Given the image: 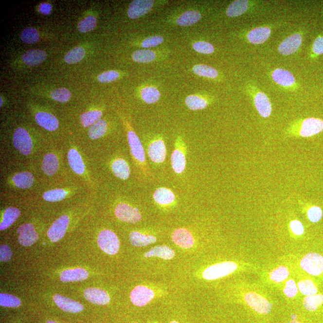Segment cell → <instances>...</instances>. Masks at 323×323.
<instances>
[{
  "label": "cell",
  "instance_id": "53",
  "mask_svg": "<svg viewBox=\"0 0 323 323\" xmlns=\"http://www.w3.org/2000/svg\"><path fill=\"white\" fill-rule=\"evenodd\" d=\"M290 226L291 231L296 235H302L304 233V226L300 221L296 220L291 221Z\"/></svg>",
  "mask_w": 323,
  "mask_h": 323
},
{
  "label": "cell",
  "instance_id": "2",
  "mask_svg": "<svg viewBox=\"0 0 323 323\" xmlns=\"http://www.w3.org/2000/svg\"><path fill=\"white\" fill-rule=\"evenodd\" d=\"M2 188L6 196H30L42 186L36 169L31 165L7 164L2 171Z\"/></svg>",
  "mask_w": 323,
  "mask_h": 323
},
{
  "label": "cell",
  "instance_id": "56",
  "mask_svg": "<svg viewBox=\"0 0 323 323\" xmlns=\"http://www.w3.org/2000/svg\"><path fill=\"white\" fill-rule=\"evenodd\" d=\"M3 104H4V101L3 100H2V98L1 96V97H0V107H1V108H2V106H3Z\"/></svg>",
  "mask_w": 323,
  "mask_h": 323
},
{
  "label": "cell",
  "instance_id": "31",
  "mask_svg": "<svg viewBox=\"0 0 323 323\" xmlns=\"http://www.w3.org/2000/svg\"><path fill=\"white\" fill-rule=\"evenodd\" d=\"M270 33V28L259 27L250 31L247 38L250 43L260 44L265 42L269 38Z\"/></svg>",
  "mask_w": 323,
  "mask_h": 323
},
{
  "label": "cell",
  "instance_id": "19",
  "mask_svg": "<svg viewBox=\"0 0 323 323\" xmlns=\"http://www.w3.org/2000/svg\"><path fill=\"white\" fill-rule=\"evenodd\" d=\"M302 42V37L299 34L289 36L280 44L278 51L283 55H290L300 48Z\"/></svg>",
  "mask_w": 323,
  "mask_h": 323
},
{
  "label": "cell",
  "instance_id": "13",
  "mask_svg": "<svg viewBox=\"0 0 323 323\" xmlns=\"http://www.w3.org/2000/svg\"><path fill=\"white\" fill-rule=\"evenodd\" d=\"M153 0H135L130 4L127 16L132 19H139L148 14L154 6Z\"/></svg>",
  "mask_w": 323,
  "mask_h": 323
},
{
  "label": "cell",
  "instance_id": "37",
  "mask_svg": "<svg viewBox=\"0 0 323 323\" xmlns=\"http://www.w3.org/2000/svg\"><path fill=\"white\" fill-rule=\"evenodd\" d=\"M323 304V294H316L315 295L306 296L304 299V306L307 311H316Z\"/></svg>",
  "mask_w": 323,
  "mask_h": 323
},
{
  "label": "cell",
  "instance_id": "35",
  "mask_svg": "<svg viewBox=\"0 0 323 323\" xmlns=\"http://www.w3.org/2000/svg\"><path fill=\"white\" fill-rule=\"evenodd\" d=\"M141 96L145 103L152 104L157 103L160 100L161 94L157 88L147 87L143 88L141 91Z\"/></svg>",
  "mask_w": 323,
  "mask_h": 323
},
{
  "label": "cell",
  "instance_id": "51",
  "mask_svg": "<svg viewBox=\"0 0 323 323\" xmlns=\"http://www.w3.org/2000/svg\"><path fill=\"white\" fill-rule=\"evenodd\" d=\"M298 287L296 283L293 280H290L286 283L285 287L284 288V293L288 298H294L298 294Z\"/></svg>",
  "mask_w": 323,
  "mask_h": 323
},
{
  "label": "cell",
  "instance_id": "3",
  "mask_svg": "<svg viewBox=\"0 0 323 323\" xmlns=\"http://www.w3.org/2000/svg\"><path fill=\"white\" fill-rule=\"evenodd\" d=\"M92 196L87 186L76 179H72L64 183L44 185L34 194L26 197L34 201L58 204L72 200L85 201L92 198Z\"/></svg>",
  "mask_w": 323,
  "mask_h": 323
},
{
  "label": "cell",
  "instance_id": "28",
  "mask_svg": "<svg viewBox=\"0 0 323 323\" xmlns=\"http://www.w3.org/2000/svg\"><path fill=\"white\" fill-rule=\"evenodd\" d=\"M129 241L132 246L142 247L155 243L157 239L153 235H145L139 231H132L129 235Z\"/></svg>",
  "mask_w": 323,
  "mask_h": 323
},
{
  "label": "cell",
  "instance_id": "17",
  "mask_svg": "<svg viewBox=\"0 0 323 323\" xmlns=\"http://www.w3.org/2000/svg\"><path fill=\"white\" fill-rule=\"evenodd\" d=\"M54 301L56 305L62 311L70 313H78L82 312L85 308L83 305L71 299L56 294L54 296Z\"/></svg>",
  "mask_w": 323,
  "mask_h": 323
},
{
  "label": "cell",
  "instance_id": "24",
  "mask_svg": "<svg viewBox=\"0 0 323 323\" xmlns=\"http://www.w3.org/2000/svg\"><path fill=\"white\" fill-rule=\"evenodd\" d=\"M89 273L83 268H76L74 269H66L61 273L60 279L62 282H77L87 280Z\"/></svg>",
  "mask_w": 323,
  "mask_h": 323
},
{
  "label": "cell",
  "instance_id": "44",
  "mask_svg": "<svg viewBox=\"0 0 323 323\" xmlns=\"http://www.w3.org/2000/svg\"><path fill=\"white\" fill-rule=\"evenodd\" d=\"M52 99L61 103H66L72 98V93L67 88H60L52 91L51 93Z\"/></svg>",
  "mask_w": 323,
  "mask_h": 323
},
{
  "label": "cell",
  "instance_id": "5",
  "mask_svg": "<svg viewBox=\"0 0 323 323\" xmlns=\"http://www.w3.org/2000/svg\"><path fill=\"white\" fill-rule=\"evenodd\" d=\"M127 139L132 160L137 166L144 168L146 160L144 148L140 138L134 130L128 129L127 131Z\"/></svg>",
  "mask_w": 323,
  "mask_h": 323
},
{
  "label": "cell",
  "instance_id": "26",
  "mask_svg": "<svg viewBox=\"0 0 323 323\" xmlns=\"http://www.w3.org/2000/svg\"><path fill=\"white\" fill-rule=\"evenodd\" d=\"M103 116V111L98 109L86 111L80 115V124L83 128L89 129L96 122L100 121Z\"/></svg>",
  "mask_w": 323,
  "mask_h": 323
},
{
  "label": "cell",
  "instance_id": "25",
  "mask_svg": "<svg viewBox=\"0 0 323 323\" xmlns=\"http://www.w3.org/2000/svg\"><path fill=\"white\" fill-rule=\"evenodd\" d=\"M254 104L257 110L263 118L269 117L272 113V106L269 98L263 92L257 93L254 97Z\"/></svg>",
  "mask_w": 323,
  "mask_h": 323
},
{
  "label": "cell",
  "instance_id": "22",
  "mask_svg": "<svg viewBox=\"0 0 323 323\" xmlns=\"http://www.w3.org/2000/svg\"><path fill=\"white\" fill-rule=\"evenodd\" d=\"M22 212L19 208L10 206L4 210L2 213L1 221L0 223V231H4L14 225L21 215Z\"/></svg>",
  "mask_w": 323,
  "mask_h": 323
},
{
  "label": "cell",
  "instance_id": "43",
  "mask_svg": "<svg viewBox=\"0 0 323 323\" xmlns=\"http://www.w3.org/2000/svg\"><path fill=\"white\" fill-rule=\"evenodd\" d=\"M21 301L17 296L10 294H0V305L1 306L17 308L21 305Z\"/></svg>",
  "mask_w": 323,
  "mask_h": 323
},
{
  "label": "cell",
  "instance_id": "27",
  "mask_svg": "<svg viewBox=\"0 0 323 323\" xmlns=\"http://www.w3.org/2000/svg\"><path fill=\"white\" fill-rule=\"evenodd\" d=\"M272 79L275 83L283 87H291L295 83L293 75L287 70L278 69L272 72Z\"/></svg>",
  "mask_w": 323,
  "mask_h": 323
},
{
  "label": "cell",
  "instance_id": "10",
  "mask_svg": "<svg viewBox=\"0 0 323 323\" xmlns=\"http://www.w3.org/2000/svg\"><path fill=\"white\" fill-rule=\"evenodd\" d=\"M70 217L68 215H63L52 224L47 233V235L52 242H57L61 240L66 235L68 229H69Z\"/></svg>",
  "mask_w": 323,
  "mask_h": 323
},
{
  "label": "cell",
  "instance_id": "41",
  "mask_svg": "<svg viewBox=\"0 0 323 323\" xmlns=\"http://www.w3.org/2000/svg\"><path fill=\"white\" fill-rule=\"evenodd\" d=\"M298 287L302 294L306 296L315 295L317 294L318 288L311 280H304L299 281Z\"/></svg>",
  "mask_w": 323,
  "mask_h": 323
},
{
  "label": "cell",
  "instance_id": "6",
  "mask_svg": "<svg viewBox=\"0 0 323 323\" xmlns=\"http://www.w3.org/2000/svg\"><path fill=\"white\" fill-rule=\"evenodd\" d=\"M238 265L233 262H225L210 266L203 272V278L207 280H215L226 277L235 272Z\"/></svg>",
  "mask_w": 323,
  "mask_h": 323
},
{
  "label": "cell",
  "instance_id": "1",
  "mask_svg": "<svg viewBox=\"0 0 323 323\" xmlns=\"http://www.w3.org/2000/svg\"><path fill=\"white\" fill-rule=\"evenodd\" d=\"M33 165L42 186L75 179L68 168L62 142L53 141L49 143L39 154Z\"/></svg>",
  "mask_w": 323,
  "mask_h": 323
},
{
  "label": "cell",
  "instance_id": "9",
  "mask_svg": "<svg viewBox=\"0 0 323 323\" xmlns=\"http://www.w3.org/2000/svg\"><path fill=\"white\" fill-rule=\"evenodd\" d=\"M300 266L309 275L319 276L323 272V256L317 252H309L302 258Z\"/></svg>",
  "mask_w": 323,
  "mask_h": 323
},
{
  "label": "cell",
  "instance_id": "18",
  "mask_svg": "<svg viewBox=\"0 0 323 323\" xmlns=\"http://www.w3.org/2000/svg\"><path fill=\"white\" fill-rule=\"evenodd\" d=\"M172 239L177 246L183 249H191L194 245V238L188 230L179 228L174 231L171 235Z\"/></svg>",
  "mask_w": 323,
  "mask_h": 323
},
{
  "label": "cell",
  "instance_id": "39",
  "mask_svg": "<svg viewBox=\"0 0 323 323\" xmlns=\"http://www.w3.org/2000/svg\"><path fill=\"white\" fill-rule=\"evenodd\" d=\"M185 103H186L187 108L193 111L203 110L208 106L207 100L195 95L187 96L185 100Z\"/></svg>",
  "mask_w": 323,
  "mask_h": 323
},
{
  "label": "cell",
  "instance_id": "15",
  "mask_svg": "<svg viewBox=\"0 0 323 323\" xmlns=\"http://www.w3.org/2000/svg\"><path fill=\"white\" fill-rule=\"evenodd\" d=\"M154 297V291L143 286H137L131 293V300L132 304L137 306L146 305L153 300Z\"/></svg>",
  "mask_w": 323,
  "mask_h": 323
},
{
  "label": "cell",
  "instance_id": "32",
  "mask_svg": "<svg viewBox=\"0 0 323 323\" xmlns=\"http://www.w3.org/2000/svg\"><path fill=\"white\" fill-rule=\"evenodd\" d=\"M176 256L175 252L170 247L166 246H156L153 247L150 251L145 252V257H160L164 260H171Z\"/></svg>",
  "mask_w": 323,
  "mask_h": 323
},
{
  "label": "cell",
  "instance_id": "29",
  "mask_svg": "<svg viewBox=\"0 0 323 323\" xmlns=\"http://www.w3.org/2000/svg\"><path fill=\"white\" fill-rule=\"evenodd\" d=\"M153 198L158 204L168 205L175 201L176 197L171 190L166 187H160L156 190L153 194Z\"/></svg>",
  "mask_w": 323,
  "mask_h": 323
},
{
  "label": "cell",
  "instance_id": "20",
  "mask_svg": "<svg viewBox=\"0 0 323 323\" xmlns=\"http://www.w3.org/2000/svg\"><path fill=\"white\" fill-rule=\"evenodd\" d=\"M323 130V121L316 118H308L303 122L300 131L302 137H311L319 134Z\"/></svg>",
  "mask_w": 323,
  "mask_h": 323
},
{
  "label": "cell",
  "instance_id": "47",
  "mask_svg": "<svg viewBox=\"0 0 323 323\" xmlns=\"http://www.w3.org/2000/svg\"><path fill=\"white\" fill-rule=\"evenodd\" d=\"M193 48L197 52L204 54H212L215 52V48L212 44L206 41H197L193 44Z\"/></svg>",
  "mask_w": 323,
  "mask_h": 323
},
{
  "label": "cell",
  "instance_id": "58",
  "mask_svg": "<svg viewBox=\"0 0 323 323\" xmlns=\"http://www.w3.org/2000/svg\"><path fill=\"white\" fill-rule=\"evenodd\" d=\"M46 323H56V322H52V321H48V322H47Z\"/></svg>",
  "mask_w": 323,
  "mask_h": 323
},
{
  "label": "cell",
  "instance_id": "50",
  "mask_svg": "<svg viewBox=\"0 0 323 323\" xmlns=\"http://www.w3.org/2000/svg\"><path fill=\"white\" fill-rule=\"evenodd\" d=\"M307 215L311 222L317 223L322 219L323 216L322 208L317 206H313L309 208L307 212Z\"/></svg>",
  "mask_w": 323,
  "mask_h": 323
},
{
  "label": "cell",
  "instance_id": "45",
  "mask_svg": "<svg viewBox=\"0 0 323 323\" xmlns=\"http://www.w3.org/2000/svg\"><path fill=\"white\" fill-rule=\"evenodd\" d=\"M96 23H97L96 18L93 16H90L79 23L77 27L78 31L82 33L90 32L95 29Z\"/></svg>",
  "mask_w": 323,
  "mask_h": 323
},
{
  "label": "cell",
  "instance_id": "48",
  "mask_svg": "<svg viewBox=\"0 0 323 323\" xmlns=\"http://www.w3.org/2000/svg\"><path fill=\"white\" fill-rule=\"evenodd\" d=\"M119 77V73L114 70L103 72L99 75L97 79L99 82L103 83H108L114 82Z\"/></svg>",
  "mask_w": 323,
  "mask_h": 323
},
{
  "label": "cell",
  "instance_id": "34",
  "mask_svg": "<svg viewBox=\"0 0 323 323\" xmlns=\"http://www.w3.org/2000/svg\"><path fill=\"white\" fill-rule=\"evenodd\" d=\"M248 9V1L236 0L229 5L226 10V15L229 17H238L246 13Z\"/></svg>",
  "mask_w": 323,
  "mask_h": 323
},
{
  "label": "cell",
  "instance_id": "21",
  "mask_svg": "<svg viewBox=\"0 0 323 323\" xmlns=\"http://www.w3.org/2000/svg\"><path fill=\"white\" fill-rule=\"evenodd\" d=\"M84 296L88 302L98 305H105L110 301L108 294L105 290L97 288L86 289Z\"/></svg>",
  "mask_w": 323,
  "mask_h": 323
},
{
  "label": "cell",
  "instance_id": "46",
  "mask_svg": "<svg viewBox=\"0 0 323 323\" xmlns=\"http://www.w3.org/2000/svg\"><path fill=\"white\" fill-rule=\"evenodd\" d=\"M290 275L288 268L286 267H279L273 269L270 273V278L275 283H281L286 280Z\"/></svg>",
  "mask_w": 323,
  "mask_h": 323
},
{
  "label": "cell",
  "instance_id": "16",
  "mask_svg": "<svg viewBox=\"0 0 323 323\" xmlns=\"http://www.w3.org/2000/svg\"><path fill=\"white\" fill-rule=\"evenodd\" d=\"M148 155L150 160L155 163H161L166 157V147L163 141L157 139L153 141L148 147Z\"/></svg>",
  "mask_w": 323,
  "mask_h": 323
},
{
  "label": "cell",
  "instance_id": "36",
  "mask_svg": "<svg viewBox=\"0 0 323 323\" xmlns=\"http://www.w3.org/2000/svg\"><path fill=\"white\" fill-rule=\"evenodd\" d=\"M156 58L154 51L145 49L135 51L132 54V59L138 63H149L153 62Z\"/></svg>",
  "mask_w": 323,
  "mask_h": 323
},
{
  "label": "cell",
  "instance_id": "59",
  "mask_svg": "<svg viewBox=\"0 0 323 323\" xmlns=\"http://www.w3.org/2000/svg\"><path fill=\"white\" fill-rule=\"evenodd\" d=\"M171 323H179L177 322H175V321H173V322H172Z\"/></svg>",
  "mask_w": 323,
  "mask_h": 323
},
{
  "label": "cell",
  "instance_id": "8",
  "mask_svg": "<svg viewBox=\"0 0 323 323\" xmlns=\"http://www.w3.org/2000/svg\"><path fill=\"white\" fill-rule=\"evenodd\" d=\"M114 215L118 220L127 223H137L142 218L139 209L126 202H120L116 204Z\"/></svg>",
  "mask_w": 323,
  "mask_h": 323
},
{
  "label": "cell",
  "instance_id": "14",
  "mask_svg": "<svg viewBox=\"0 0 323 323\" xmlns=\"http://www.w3.org/2000/svg\"><path fill=\"white\" fill-rule=\"evenodd\" d=\"M35 119L36 123L47 131L54 132L59 129V122L58 118L49 112H37L35 114Z\"/></svg>",
  "mask_w": 323,
  "mask_h": 323
},
{
  "label": "cell",
  "instance_id": "7",
  "mask_svg": "<svg viewBox=\"0 0 323 323\" xmlns=\"http://www.w3.org/2000/svg\"><path fill=\"white\" fill-rule=\"evenodd\" d=\"M99 247L106 253L114 255L119 252L120 241L118 236L110 229H104L98 234Z\"/></svg>",
  "mask_w": 323,
  "mask_h": 323
},
{
  "label": "cell",
  "instance_id": "49",
  "mask_svg": "<svg viewBox=\"0 0 323 323\" xmlns=\"http://www.w3.org/2000/svg\"><path fill=\"white\" fill-rule=\"evenodd\" d=\"M164 41V38L161 36H155L148 37L143 40L142 46L143 48H154L160 45Z\"/></svg>",
  "mask_w": 323,
  "mask_h": 323
},
{
  "label": "cell",
  "instance_id": "38",
  "mask_svg": "<svg viewBox=\"0 0 323 323\" xmlns=\"http://www.w3.org/2000/svg\"><path fill=\"white\" fill-rule=\"evenodd\" d=\"M85 54V50L82 47H75L65 55L64 61L69 64H77L84 58Z\"/></svg>",
  "mask_w": 323,
  "mask_h": 323
},
{
  "label": "cell",
  "instance_id": "12",
  "mask_svg": "<svg viewBox=\"0 0 323 323\" xmlns=\"http://www.w3.org/2000/svg\"><path fill=\"white\" fill-rule=\"evenodd\" d=\"M18 242L22 246L30 247L38 240V233L35 225L31 223L23 224L18 228Z\"/></svg>",
  "mask_w": 323,
  "mask_h": 323
},
{
  "label": "cell",
  "instance_id": "33",
  "mask_svg": "<svg viewBox=\"0 0 323 323\" xmlns=\"http://www.w3.org/2000/svg\"><path fill=\"white\" fill-rule=\"evenodd\" d=\"M201 18L202 15L198 11L189 10L177 18L176 23L180 27H190L198 22Z\"/></svg>",
  "mask_w": 323,
  "mask_h": 323
},
{
  "label": "cell",
  "instance_id": "55",
  "mask_svg": "<svg viewBox=\"0 0 323 323\" xmlns=\"http://www.w3.org/2000/svg\"><path fill=\"white\" fill-rule=\"evenodd\" d=\"M52 10V6L51 4L46 3V2H43L41 3L39 6V11L41 13V14L44 15H48L51 14Z\"/></svg>",
  "mask_w": 323,
  "mask_h": 323
},
{
  "label": "cell",
  "instance_id": "40",
  "mask_svg": "<svg viewBox=\"0 0 323 323\" xmlns=\"http://www.w3.org/2000/svg\"><path fill=\"white\" fill-rule=\"evenodd\" d=\"M193 72L195 74L199 76L215 79L217 77L218 72L215 68L206 66V65L197 64L193 67Z\"/></svg>",
  "mask_w": 323,
  "mask_h": 323
},
{
  "label": "cell",
  "instance_id": "57",
  "mask_svg": "<svg viewBox=\"0 0 323 323\" xmlns=\"http://www.w3.org/2000/svg\"><path fill=\"white\" fill-rule=\"evenodd\" d=\"M287 323H302L298 321V320H292V321L289 322Z\"/></svg>",
  "mask_w": 323,
  "mask_h": 323
},
{
  "label": "cell",
  "instance_id": "54",
  "mask_svg": "<svg viewBox=\"0 0 323 323\" xmlns=\"http://www.w3.org/2000/svg\"><path fill=\"white\" fill-rule=\"evenodd\" d=\"M312 50L316 54H323V37H319L314 41Z\"/></svg>",
  "mask_w": 323,
  "mask_h": 323
},
{
  "label": "cell",
  "instance_id": "4",
  "mask_svg": "<svg viewBox=\"0 0 323 323\" xmlns=\"http://www.w3.org/2000/svg\"><path fill=\"white\" fill-rule=\"evenodd\" d=\"M68 168L73 178L87 186L93 195L98 188L87 151L77 140L69 139L62 142Z\"/></svg>",
  "mask_w": 323,
  "mask_h": 323
},
{
  "label": "cell",
  "instance_id": "11",
  "mask_svg": "<svg viewBox=\"0 0 323 323\" xmlns=\"http://www.w3.org/2000/svg\"><path fill=\"white\" fill-rule=\"evenodd\" d=\"M244 300L254 311L260 314H268L272 310V304L264 297L254 292L245 294Z\"/></svg>",
  "mask_w": 323,
  "mask_h": 323
},
{
  "label": "cell",
  "instance_id": "23",
  "mask_svg": "<svg viewBox=\"0 0 323 323\" xmlns=\"http://www.w3.org/2000/svg\"><path fill=\"white\" fill-rule=\"evenodd\" d=\"M47 58V54L40 49H34L23 54L22 59L28 66H36L42 64Z\"/></svg>",
  "mask_w": 323,
  "mask_h": 323
},
{
  "label": "cell",
  "instance_id": "52",
  "mask_svg": "<svg viewBox=\"0 0 323 323\" xmlns=\"http://www.w3.org/2000/svg\"><path fill=\"white\" fill-rule=\"evenodd\" d=\"M12 251L8 245H1L0 247V261L1 262H8L12 259Z\"/></svg>",
  "mask_w": 323,
  "mask_h": 323
},
{
  "label": "cell",
  "instance_id": "30",
  "mask_svg": "<svg viewBox=\"0 0 323 323\" xmlns=\"http://www.w3.org/2000/svg\"><path fill=\"white\" fill-rule=\"evenodd\" d=\"M171 166L177 174H181L184 172L186 166V157L183 150L176 148L172 153Z\"/></svg>",
  "mask_w": 323,
  "mask_h": 323
},
{
  "label": "cell",
  "instance_id": "42",
  "mask_svg": "<svg viewBox=\"0 0 323 323\" xmlns=\"http://www.w3.org/2000/svg\"><path fill=\"white\" fill-rule=\"evenodd\" d=\"M20 39L27 44H34L37 43L40 39V35L38 31L35 28L28 27L25 28L20 34Z\"/></svg>",
  "mask_w": 323,
  "mask_h": 323
}]
</instances>
